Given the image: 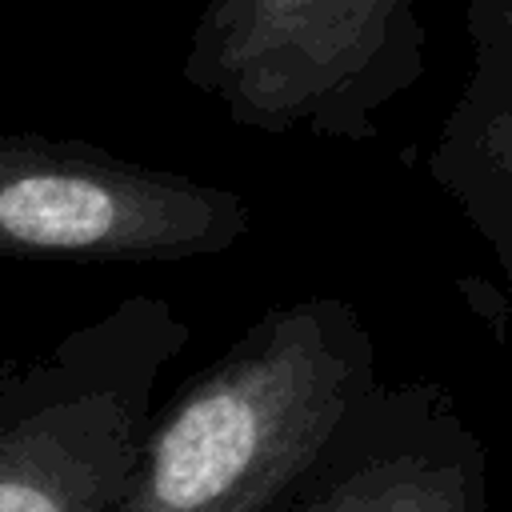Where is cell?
<instances>
[{
  "instance_id": "1",
  "label": "cell",
  "mask_w": 512,
  "mask_h": 512,
  "mask_svg": "<svg viewBox=\"0 0 512 512\" xmlns=\"http://www.w3.org/2000/svg\"><path fill=\"white\" fill-rule=\"evenodd\" d=\"M376 388V344L348 300L268 308L152 408L116 512H288Z\"/></svg>"
},
{
  "instance_id": "2",
  "label": "cell",
  "mask_w": 512,
  "mask_h": 512,
  "mask_svg": "<svg viewBox=\"0 0 512 512\" xmlns=\"http://www.w3.org/2000/svg\"><path fill=\"white\" fill-rule=\"evenodd\" d=\"M192 328L164 296H124L0 372V512H116L156 384Z\"/></svg>"
},
{
  "instance_id": "3",
  "label": "cell",
  "mask_w": 512,
  "mask_h": 512,
  "mask_svg": "<svg viewBox=\"0 0 512 512\" xmlns=\"http://www.w3.org/2000/svg\"><path fill=\"white\" fill-rule=\"evenodd\" d=\"M424 72L416 0H208L180 76L252 132L372 144Z\"/></svg>"
},
{
  "instance_id": "4",
  "label": "cell",
  "mask_w": 512,
  "mask_h": 512,
  "mask_svg": "<svg viewBox=\"0 0 512 512\" xmlns=\"http://www.w3.org/2000/svg\"><path fill=\"white\" fill-rule=\"evenodd\" d=\"M248 200L88 140L0 132V256L172 264L236 248Z\"/></svg>"
},
{
  "instance_id": "5",
  "label": "cell",
  "mask_w": 512,
  "mask_h": 512,
  "mask_svg": "<svg viewBox=\"0 0 512 512\" xmlns=\"http://www.w3.org/2000/svg\"><path fill=\"white\" fill-rule=\"evenodd\" d=\"M296 504L300 512H492L488 452L440 384H376Z\"/></svg>"
},
{
  "instance_id": "6",
  "label": "cell",
  "mask_w": 512,
  "mask_h": 512,
  "mask_svg": "<svg viewBox=\"0 0 512 512\" xmlns=\"http://www.w3.org/2000/svg\"><path fill=\"white\" fill-rule=\"evenodd\" d=\"M468 80L428 152V176L476 228L512 292V0H468Z\"/></svg>"
},
{
  "instance_id": "7",
  "label": "cell",
  "mask_w": 512,
  "mask_h": 512,
  "mask_svg": "<svg viewBox=\"0 0 512 512\" xmlns=\"http://www.w3.org/2000/svg\"><path fill=\"white\" fill-rule=\"evenodd\" d=\"M288 512H300V504H292V508H288Z\"/></svg>"
}]
</instances>
